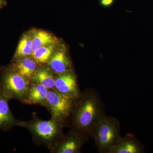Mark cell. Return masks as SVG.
Returning <instances> with one entry per match:
<instances>
[{
	"label": "cell",
	"instance_id": "1",
	"mask_svg": "<svg viewBox=\"0 0 153 153\" xmlns=\"http://www.w3.org/2000/svg\"><path fill=\"white\" fill-rule=\"evenodd\" d=\"M105 114L98 93L93 88H87L74 100L67 127L91 138L96 124Z\"/></svg>",
	"mask_w": 153,
	"mask_h": 153
},
{
	"label": "cell",
	"instance_id": "2",
	"mask_svg": "<svg viewBox=\"0 0 153 153\" xmlns=\"http://www.w3.org/2000/svg\"><path fill=\"white\" fill-rule=\"evenodd\" d=\"M24 128L30 132L36 145L44 146L50 150L64 134L65 126L52 118L49 120L41 119L34 112L30 121L25 122Z\"/></svg>",
	"mask_w": 153,
	"mask_h": 153
},
{
	"label": "cell",
	"instance_id": "3",
	"mask_svg": "<svg viewBox=\"0 0 153 153\" xmlns=\"http://www.w3.org/2000/svg\"><path fill=\"white\" fill-rule=\"evenodd\" d=\"M121 137L119 121L106 114L96 124L91 135L100 153H110Z\"/></svg>",
	"mask_w": 153,
	"mask_h": 153
},
{
	"label": "cell",
	"instance_id": "4",
	"mask_svg": "<svg viewBox=\"0 0 153 153\" xmlns=\"http://www.w3.org/2000/svg\"><path fill=\"white\" fill-rule=\"evenodd\" d=\"M30 82L10 65L1 69L0 94L10 100L14 99L23 103Z\"/></svg>",
	"mask_w": 153,
	"mask_h": 153
},
{
	"label": "cell",
	"instance_id": "5",
	"mask_svg": "<svg viewBox=\"0 0 153 153\" xmlns=\"http://www.w3.org/2000/svg\"><path fill=\"white\" fill-rule=\"evenodd\" d=\"M74 100L55 89H49L46 108L50 113L51 118L63 124L65 127L68 126Z\"/></svg>",
	"mask_w": 153,
	"mask_h": 153
},
{
	"label": "cell",
	"instance_id": "6",
	"mask_svg": "<svg viewBox=\"0 0 153 153\" xmlns=\"http://www.w3.org/2000/svg\"><path fill=\"white\" fill-rule=\"evenodd\" d=\"M70 128L68 133L64 134L49 150L50 153H81L82 147L90 137L75 129Z\"/></svg>",
	"mask_w": 153,
	"mask_h": 153
},
{
	"label": "cell",
	"instance_id": "7",
	"mask_svg": "<svg viewBox=\"0 0 153 153\" xmlns=\"http://www.w3.org/2000/svg\"><path fill=\"white\" fill-rule=\"evenodd\" d=\"M55 89L61 94L73 100L81 93L74 71L55 74Z\"/></svg>",
	"mask_w": 153,
	"mask_h": 153
},
{
	"label": "cell",
	"instance_id": "8",
	"mask_svg": "<svg viewBox=\"0 0 153 153\" xmlns=\"http://www.w3.org/2000/svg\"><path fill=\"white\" fill-rule=\"evenodd\" d=\"M55 74L74 71L72 63L65 47H62L53 53L47 63Z\"/></svg>",
	"mask_w": 153,
	"mask_h": 153
},
{
	"label": "cell",
	"instance_id": "9",
	"mask_svg": "<svg viewBox=\"0 0 153 153\" xmlns=\"http://www.w3.org/2000/svg\"><path fill=\"white\" fill-rule=\"evenodd\" d=\"M10 100L0 94V130L4 131H9L16 126L24 128L26 122L18 120L14 116L9 106Z\"/></svg>",
	"mask_w": 153,
	"mask_h": 153
},
{
	"label": "cell",
	"instance_id": "10",
	"mask_svg": "<svg viewBox=\"0 0 153 153\" xmlns=\"http://www.w3.org/2000/svg\"><path fill=\"white\" fill-rule=\"evenodd\" d=\"M144 148L142 144L133 134L121 137L110 153H142Z\"/></svg>",
	"mask_w": 153,
	"mask_h": 153
},
{
	"label": "cell",
	"instance_id": "11",
	"mask_svg": "<svg viewBox=\"0 0 153 153\" xmlns=\"http://www.w3.org/2000/svg\"><path fill=\"white\" fill-rule=\"evenodd\" d=\"M48 91L49 89L41 84L30 82L23 104L36 105L47 107Z\"/></svg>",
	"mask_w": 153,
	"mask_h": 153
},
{
	"label": "cell",
	"instance_id": "12",
	"mask_svg": "<svg viewBox=\"0 0 153 153\" xmlns=\"http://www.w3.org/2000/svg\"><path fill=\"white\" fill-rule=\"evenodd\" d=\"M40 65L33 57H27L13 60L10 66L30 82L32 77Z\"/></svg>",
	"mask_w": 153,
	"mask_h": 153
},
{
	"label": "cell",
	"instance_id": "13",
	"mask_svg": "<svg viewBox=\"0 0 153 153\" xmlns=\"http://www.w3.org/2000/svg\"><path fill=\"white\" fill-rule=\"evenodd\" d=\"M55 74L49 68L39 66L33 75L30 82L44 85L48 89H55Z\"/></svg>",
	"mask_w": 153,
	"mask_h": 153
},
{
	"label": "cell",
	"instance_id": "14",
	"mask_svg": "<svg viewBox=\"0 0 153 153\" xmlns=\"http://www.w3.org/2000/svg\"><path fill=\"white\" fill-rule=\"evenodd\" d=\"M33 52L40 47L55 44L56 39L49 33L44 31L36 30L32 34Z\"/></svg>",
	"mask_w": 153,
	"mask_h": 153
},
{
	"label": "cell",
	"instance_id": "15",
	"mask_svg": "<svg viewBox=\"0 0 153 153\" xmlns=\"http://www.w3.org/2000/svg\"><path fill=\"white\" fill-rule=\"evenodd\" d=\"M32 53L33 44L32 37L29 35H24L18 44L13 60L29 57L30 55H32Z\"/></svg>",
	"mask_w": 153,
	"mask_h": 153
},
{
	"label": "cell",
	"instance_id": "16",
	"mask_svg": "<svg viewBox=\"0 0 153 153\" xmlns=\"http://www.w3.org/2000/svg\"><path fill=\"white\" fill-rule=\"evenodd\" d=\"M55 44L38 48L32 53V57L39 64H47L55 51Z\"/></svg>",
	"mask_w": 153,
	"mask_h": 153
},
{
	"label": "cell",
	"instance_id": "17",
	"mask_svg": "<svg viewBox=\"0 0 153 153\" xmlns=\"http://www.w3.org/2000/svg\"><path fill=\"white\" fill-rule=\"evenodd\" d=\"M115 0H99L100 5L102 7L109 8L114 4Z\"/></svg>",
	"mask_w": 153,
	"mask_h": 153
},
{
	"label": "cell",
	"instance_id": "18",
	"mask_svg": "<svg viewBox=\"0 0 153 153\" xmlns=\"http://www.w3.org/2000/svg\"><path fill=\"white\" fill-rule=\"evenodd\" d=\"M7 4V1L5 0H0V9L4 7Z\"/></svg>",
	"mask_w": 153,
	"mask_h": 153
}]
</instances>
